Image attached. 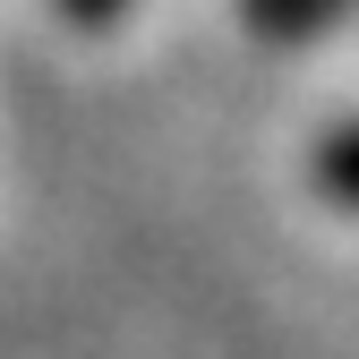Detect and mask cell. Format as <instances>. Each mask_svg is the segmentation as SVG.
<instances>
[{
    "label": "cell",
    "instance_id": "obj_1",
    "mask_svg": "<svg viewBox=\"0 0 359 359\" xmlns=\"http://www.w3.org/2000/svg\"><path fill=\"white\" fill-rule=\"evenodd\" d=\"M351 9H359V0H240V18H248L257 43H317Z\"/></svg>",
    "mask_w": 359,
    "mask_h": 359
},
{
    "label": "cell",
    "instance_id": "obj_2",
    "mask_svg": "<svg viewBox=\"0 0 359 359\" xmlns=\"http://www.w3.org/2000/svg\"><path fill=\"white\" fill-rule=\"evenodd\" d=\"M308 180H317L334 205H359V120H342V128H325V137H317Z\"/></svg>",
    "mask_w": 359,
    "mask_h": 359
},
{
    "label": "cell",
    "instance_id": "obj_3",
    "mask_svg": "<svg viewBox=\"0 0 359 359\" xmlns=\"http://www.w3.org/2000/svg\"><path fill=\"white\" fill-rule=\"evenodd\" d=\"M120 9H128V0H60V18H69V26H86V34L120 26Z\"/></svg>",
    "mask_w": 359,
    "mask_h": 359
}]
</instances>
